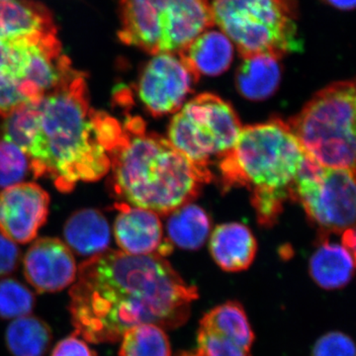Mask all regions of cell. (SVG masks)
<instances>
[{"label": "cell", "instance_id": "obj_1", "mask_svg": "<svg viewBox=\"0 0 356 356\" xmlns=\"http://www.w3.org/2000/svg\"><path fill=\"white\" fill-rule=\"evenodd\" d=\"M198 289L159 254L107 250L79 266L69 311L77 336L114 343L135 325L177 329L191 317Z\"/></svg>", "mask_w": 356, "mask_h": 356}, {"label": "cell", "instance_id": "obj_2", "mask_svg": "<svg viewBox=\"0 0 356 356\" xmlns=\"http://www.w3.org/2000/svg\"><path fill=\"white\" fill-rule=\"evenodd\" d=\"M37 109L36 130L25 153L35 177L49 178L65 193L109 172L110 154L123 129L111 115L90 108L86 74L72 70Z\"/></svg>", "mask_w": 356, "mask_h": 356}, {"label": "cell", "instance_id": "obj_3", "mask_svg": "<svg viewBox=\"0 0 356 356\" xmlns=\"http://www.w3.org/2000/svg\"><path fill=\"white\" fill-rule=\"evenodd\" d=\"M122 135L110 154V191L125 203L170 214L191 203L201 185L209 182L210 170L191 159L158 134L147 133L139 117L128 116Z\"/></svg>", "mask_w": 356, "mask_h": 356}, {"label": "cell", "instance_id": "obj_4", "mask_svg": "<svg viewBox=\"0 0 356 356\" xmlns=\"http://www.w3.org/2000/svg\"><path fill=\"white\" fill-rule=\"evenodd\" d=\"M305 153L287 123L273 119L243 128L233 147L219 159L222 186L247 187L259 222L270 226L282 212Z\"/></svg>", "mask_w": 356, "mask_h": 356}, {"label": "cell", "instance_id": "obj_5", "mask_svg": "<svg viewBox=\"0 0 356 356\" xmlns=\"http://www.w3.org/2000/svg\"><path fill=\"white\" fill-rule=\"evenodd\" d=\"M355 81H337L287 122L304 153L318 165L355 170Z\"/></svg>", "mask_w": 356, "mask_h": 356}, {"label": "cell", "instance_id": "obj_6", "mask_svg": "<svg viewBox=\"0 0 356 356\" xmlns=\"http://www.w3.org/2000/svg\"><path fill=\"white\" fill-rule=\"evenodd\" d=\"M122 43L151 55L179 54L214 26L209 0H120Z\"/></svg>", "mask_w": 356, "mask_h": 356}, {"label": "cell", "instance_id": "obj_7", "mask_svg": "<svg viewBox=\"0 0 356 356\" xmlns=\"http://www.w3.org/2000/svg\"><path fill=\"white\" fill-rule=\"evenodd\" d=\"M211 10L243 58H281L303 50L291 0H214Z\"/></svg>", "mask_w": 356, "mask_h": 356}, {"label": "cell", "instance_id": "obj_8", "mask_svg": "<svg viewBox=\"0 0 356 356\" xmlns=\"http://www.w3.org/2000/svg\"><path fill=\"white\" fill-rule=\"evenodd\" d=\"M243 126L235 110L219 96L202 93L178 110L168 128V140L194 165L209 170L235 145Z\"/></svg>", "mask_w": 356, "mask_h": 356}, {"label": "cell", "instance_id": "obj_9", "mask_svg": "<svg viewBox=\"0 0 356 356\" xmlns=\"http://www.w3.org/2000/svg\"><path fill=\"white\" fill-rule=\"evenodd\" d=\"M355 170L325 168L305 154L293 186L292 199L299 201L312 222L325 234H343L355 229Z\"/></svg>", "mask_w": 356, "mask_h": 356}, {"label": "cell", "instance_id": "obj_10", "mask_svg": "<svg viewBox=\"0 0 356 356\" xmlns=\"http://www.w3.org/2000/svg\"><path fill=\"white\" fill-rule=\"evenodd\" d=\"M0 70L19 83L28 102L36 103L74 70L57 31L26 35L9 44Z\"/></svg>", "mask_w": 356, "mask_h": 356}, {"label": "cell", "instance_id": "obj_11", "mask_svg": "<svg viewBox=\"0 0 356 356\" xmlns=\"http://www.w3.org/2000/svg\"><path fill=\"white\" fill-rule=\"evenodd\" d=\"M199 79L178 55L159 54L140 72L138 95L149 113L163 116L181 108Z\"/></svg>", "mask_w": 356, "mask_h": 356}, {"label": "cell", "instance_id": "obj_12", "mask_svg": "<svg viewBox=\"0 0 356 356\" xmlns=\"http://www.w3.org/2000/svg\"><path fill=\"white\" fill-rule=\"evenodd\" d=\"M254 332L245 309L229 301L207 312L199 323L200 356H250Z\"/></svg>", "mask_w": 356, "mask_h": 356}, {"label": "cell", "instance_id": "obj_13", "mask_svg": "<svg viewBox=\"0 0 356 356\" xmlns=\"http://www.w3.org/2000/svg\"><path fill=\"white\" fill-rule=\"evenodd\" d=\"M49 194L35 184H17L0 192V231L13 242H31L46 222Z\"/></svg>", "mask_w": 356, "mask_h": 356}, {"label": "cell", "instance_id": "obj_14", "mask_svg": "<svg viewBox=\"0 0 356 356\" xmlns=\"http://www.w3.org/2000/svg\"><path fill=\"white\" fill-rule=\"evenodd\" d=\"M24 274L36 291L58 292L76 280V261L70 248L62 241L39 238L26 252Z\"/></svg>", "mask_w": 356, "mask_h": 356}, {"label": "cell", "instance_id": "obj_15", "mask_svg": "<svg viewBox=\"0 0 356 356\" xmlns=\"http://www.w3.org/2000/svg\"><path fill=\"white\" fill-rule=\"evenodd\" d=\"M118 210L114 235L122 252L133 255L159 254L165 257L172 250L170 240H163L159 214L128 203L115 205Z\"/></svg>", "mask_w": 356, "mask_h": 356}, {"label": "cell", "instance_id": "obj_16", "mask_svg": "<svg viewBox=\"0 0 356 356\" xmlns=\"http://www.w3.org/2000/svg\"><path fill=\"white\" fill-rule=\"evenodd\" d=\"M57 31L50 10L30 0L0 2V67L9 44L26 35Z\"/></svg>", "mask_w": 356, "mask_h": 356}, {"label": "cell", "instance_id": "obj_17", "mask_svg": "<svg viewBox=\"0 0 356 356\" xmlns=\"http://www.w3.org/2000/svg\"><path fill=\"white\" fill-rule=\"evenodd\" d=\"M257 248L254 236L240 222L220 225L211 235V254L218 266L229 273L248 268L254 261Z\"/></svg>", "mask_w": 356, "mask_h": 356}, {"label": "cell", "instance_id": "obj_18", "mask_svg": "<svg viewBox=\"0 0 356 356\" xmlns=\"http://www.w3.org/2000/svg\"><path fill=\"white\" fill-rule=\"evenodd\" d=\"M177 55L199 77L216 76L233 62L234 44L224 33L206 30Z\"/></svg>", "mask_w": 356, "mask_h": 356}, {"label": "cell", "instance_id": "obj_19", "mask_svg": "<svg viewBox=\"0 0 356 356\" xmlns=\"http://www.w3.org/2000/svg\"><path fill=\"white\" fill-rule=\"evenodd\" d=\"M355 252L343 242L325 240L311 257L309 271L316 284L325 290L341 289L353 280Z\"/></svg>", "mask_w": 356, "mask_h": 356}, {"label": "cell", "instance_id": "obj_20", "mask_svg": "<svg viewBox=\"0 0 356 356\" xmlns=\"http://www.w3.org/2000/svg\"><path fill=\"white\" fill-rule=\"evenodd\" d=\"M64 235L70 248L81 255L102 254L108 248L110 227L99 211H77L65 225Z\"/></svg>", "mask_w": 356, "mask_h": 356}, {"label": "cell", "instance_id": "obj_21", "mask_svg": "<svg viewBox=\"0 0 356 356\" xmlns=\"http://www.w3.org/2000/svg\"><path fill=\"white\" fill-rule=\"evenodd\" d=\"M280 60L267 55L243 58L236 76L240 95L252 102H261L273 96L281 81Z\"/></svg>", "mask_w": 356, "mask_h": 356}, {"label": "cell", "instance_id": "obj_22", "mask_svg": "<svg viewBox=\"0 0 356 356\" xmlns=\"http://www.w3.org/2000/svg\"><path fill=\"white\" fill-rule=\"evenodd\" d=\"M168 240L184 250H197L209 236L210 219L197 205L187 203L170 213Z\"/></svg>", "mask_w": 356, "mask_h": 356}, {"label": "cell", "instance_id": "obj_23", "mask_svg": "<svg viewBox=\"0 0 356 356\" xmlns=\"http://www.w3.org/2000/svg\"><path fill=\"white\" fill-rule=\"evenodd\" d=\"M53 334L42 318L24 316L7 327V348L13 356H44L50 348Z\"/></svg>", "mask_w": 356, "mask_h": 356}, {"label": "cell", "instance_id": "obj_24", "mask_svg": "<svg viewBox=\"0 0 356 356\" xmlns=\"http://www.w3.org/2000/svg\"><path fill=\"white\" fill-rule=\"evenodd\" d=\"M119 356H172L165 330L154 324H142L124 332Z\"/></svg>", "mask_w": 356, "mask_h": 356}, {"label": "cell", "instance_id": "obj_25", "mask_svg": "<svg viewBox=\"0 0 356 356\" xmlns=\"http://www.w3.org/2000/svg\"><path fill=\"white\" fill-rule=\"evenodd\" d=\"M37 118V102L21 105L0 117V138L13 143L26 153L36 130Z\"/></svg>", "mask_w": 356, "mask_h": 356}, {"label": "cell", "instance_id": "obj_26", "mask_svg": "<svg viewBox=\"0 0 356 356\" xmlns=\"http://www.w3.org/2000/svg\"><path fill=\"white\" fill-rule=\"evenodd\" d=\"M35 306L33 293L14 280L0 281V318L4 320L29 315Z\"/></svg>", "mask_w": 356, "mask_h": 356}, {"label": "cell", "instance_id": "obj_27", "mask_svg": "<svg viewBox=\"0 0 356 356\" xmlns=\"http://www.w3.org/2000/svg\"><path fill=\"white\" fill-rule=\"evenodd\" d=\"M29 168L27 154L13 143L0 138V188L20 184Z\"/></svg>", "mask_w": 356, "mask_h": 356}, {"label": "cell", "instance_id": "obj_28", "mask_svg": "<svg viewBox=\"0 0 356 356\" xmlns=\"http://www.w3.org/2000/svg\"><path fill=\"white\" fill-rule=\"evenodd\" d=\"M312 356H355L353 339L341 332H330L316 341Z\"/></svg>", "mask_w": 356, "mask_h": 356}, {"label": "cell", "instance_id": "obj_29", "mask_svg": "<svg viewBox=\"0 0 356 356\" xmlns=\"http://www.w3.org/2000/svg\"><path fill=\"white\" fill-rule=\"evenodd\" d=\"M28 102L22 88L10 74L0 70V117Z\"/></svg>", "mask_w": 356, "mask_h": 356}, {"label": "cell", "instance_id": "obj_30", "mask_svg": "<svg viewBox=\"0 0 356 356\" xmlns=\"http://www.w3.org/2000/svg\"><path fill=\"white\" fill-rule=\"evenodd\" d=\"M19 261V248L10 238L0 234V277L13 273Z\"/></svg>", "mask_w": 356, "mask_h": 356}, {"label": "cell", "instance_id": "obj_31", "mask_svg": "<svg viewBox=\"0 0 356 356\" xmlns=\"http://www.w3.org/2000/svg\"><path fill=\"white\" fill-rule=\"evenodd\" d=\"M51 356H97L76 334L58 341Z\"/></svg>", "mask_w": 356, "mask_h": 356}, {"label": "cell", "instance_id": "obj_32", "mask_svg": "<svg viewBox=\"0 0 356 356\" xmlns=\"http://www.w3.org/2000/svg\"><path fill=\"white\" fill-rule=\"evenodd\" d=\"M329 2L331 6L337 7L339 9H343V10H350V9L355 8V0H325Z\"/></svg>", "mask_w": 356, "mask_h": 356}, {"label": "cell", "instance_id": "obj_33", "mask_svg": "<svg viewBox=\"0 0 356 356\" xmlns=\"http://www.w3.org/2000/svg\"><path fill=\"white\" fill-rule=\"evenodd\" d=\"M177 356H200L198 355L197 351H181L178 353Z\"/></svg>", "mask_w": 356, "mask_h": 356}, {"label": "cell", "instance_id": "obj_34", "mask_svg": "<svg viewBox=\"0 0 356 356\" xmlns=\"http://www.w3.org/2000/svg\"><path fill=\"white\" fill-rule=\"evenodd\" d=\"M9 1V0H0V2Z\"/></svg>", "mask_w": 356, "mask_h": 356}]
</instances>
